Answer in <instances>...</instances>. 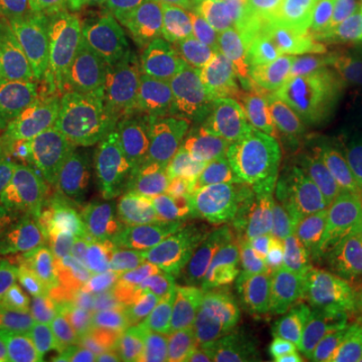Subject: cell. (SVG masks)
Instances as JSON below:
<instances>
[{"label":"cell","mask_w":362,"mask_h":362,"mask_svg":"<svg viewBox=\"0 0 362 362\" xmlns=\"http://www.w3.org/2000/svg\"><path fill=\"white\" fill-rule=\"evenodd\" d=\"M0 157H2V151H0Z\"/></svg>","instance_id":"34"},{"label":"cell","mask_w":362,"mask_h":362,"mask_svg":"<svg viewBox=\"0 0 362 362\" xmlns=\"http://www.w3.org/2000/svg\"><path fill=\"white\" fill-rule=\"evenodd\" d=\"M63 28L59 0H0V33L16 40L51 37Z\"/></svg>","instance_id":"20"},{"label":"cell","mask_w":362,"mask_h":362,"mask_svg":"<svg viewBox=\"0 0 362 362\" xmlns=\"http://www.w3.org/2000/svg\"><path fill=\"white\" fill-rule=\"evenodd\" d=\"M216 131L163 71L153 107L133 147L127 177L141 183L185 185L206 181Z\"/></svg>","instance_id":"8"},{"label":"cell","mask_w":362,"mask_h":362,"mask_svg":"<svg viewBox=\"0 0 362 362\" xmlns=\"http://www.w3.org/2000/svg\"><path fill=\"white\" fill-rule=\"evenodd\" d=\"M113 362H181V330L173 312L145 302L125 328Z\"/></svg>","instance_id":"17"},{"label":"cell","mask_w":362,"mask_h":362,"mask_svg":"<svg viewBox=\"0 0 362 362\" xmlns=\"http://www.w3.org/2000/svg\"><path fill=\"white\" fill-rule=\"evenodd\" d=\"M209 4H211V0H168L169 11H180V13L204 11Z\"/></svg>","instance_id":"30"},{"label":"cell","mask_w":362,"mask_h":362,"mask_svg":"<svg viewBox=\"0 0 362 362\" xmlns=\"http://www.w3.org/2000/svg\"><path fill=\"white\" fill-rule=\"evenodd\" d=\"M77 194L69 161L0 157V259L16 247Z\"/></svg>","instance_id":"15"},{"label":"cell","mask_w":362,"mask_h":362,"mask_svg":"<svg viewBox=\"0 0 362 362\" xmlns=\"http://www.w3.org/2000/svg\"><path fill=\"white\" fill-rule=\"evenodd\" d=\"M0 151L13 159L73 161L18 40L4 33H0Z\"/></svg>","instance_id":"10"},{"label":"cell","mask_w":362,"mask_h":362,"mask_svg":"<svg viewBox=\"0 0 362 362\" xmlns=\"http://www.w3.org/2000/svg\"><path fill=\"white\" fill-rule=\"evenodd\" d=\"M344 90H346V95H349V99L352 101V105L356 107V111L362 115V81L344 85Z\"/></svg>","instance_id":"31"},{"label":"cell","mask_w":362,"mask_h":362,"mask_svg":"<svg viewBox=\"0 0 362 362\" xmlns=\"http://www.w3.org/2000/svg\"><path fill=\"white\" fill-rule=\"evenodd\" d=\"M332 338L340 358L352 352H362V292L344 318L337 324Z\"/></svg>","instance_id":"26"},{"label":"cell","mask_w":362,"mask_h":362,"mask_svg":"<svg viewBox=\"0 0 362 362\" xmlns=\"http://www.w3.org/2000/svg\"><path fill=\"white\" fill-rule=\"evenodd\" d=\"M66 26H81L93 33L133 21V0H59Z\"/></svg>","instance_id":"21"},{"label":"cell","mask_w":362,"mask_h":362,"mask_svg":"<svg viewBox=\"0 0 362 362\" xmlns=\"http://www.w3.org/2000/svg\"><path fill=\"white\" fill-rule=\"evenodd\" d=\"M280 133L288 149L338 163L362 141V115L342 85L314 75L290 93Z\"/></svg>","instance_id":"14"},{"label":"cell","mask_w":362,"mask_h":362,"mask_svg":"<svg viewBox=\"0 0 362 362\" xmlns=\"http://www.w3.org/2000/svg\"><path fill=\"white\" fill-rule=\"evenodd\" d=\"M16 310H14L13 294H11V286L6 282V276L4 272L0 270V322L14 318Z\"/></svg>","instance_id":"29"},{"label":"cell","mask_w":362,"mask_h":362,"mask_svg":"<svg viewBox=\"0 0 362 362\" xmlns=\"http://www.w3.org/2000/svg\"><path fill=\"white\" fill-rule=\"evenodd\" d=\"M290 0H211L209 8L233 39L266 23Z\"/></svg>","instance_id":"23"},{"label":"cell","mask_w":362,"mask_h":362,"mask_svg":"<svg viewBox=\"0 0 362 362\" xmlns=\"http://www.w3.org/2000/svg\"><path fill=\"white\" fill-rule=\"evenodd\" d=\"M344 202L338 163L282 149L268 223L298 233L342 232Z\"/></svg>","instance_id":"16"},{"label":"cell","mask_w":362,"mask_h":362,"mask_svg":"<svg viewBox=\"0 0 362 362\" xmlns=\"http://www.w3.org/2000/svg\"><path fill=\"white\" fill-rule=\"evenodd\" d=\"M14 310L25 312L45 326L63 328V288L61 280H33L11 288Z\"/></svg>","instance_id":"22"},{"label":"cell","mask_w":362,"mask_h":362,"mask_svg":"<svg viewBox=\"0 0 362 362\" xmlns=\"http://www.w3.org/2000/svg\"><path fill=\"white\" fill-rule=\"evenodd\" d=\"M133 4H135V14L147 23L159 21L169 11L168 0H133Z\"/></svg>","instance_id":"28"},{"label":"cell","mask_w":362,"mask_h":362,"mask_svg":"<svg viewBox=\"0 0 362 362\" xmlns=\"http://www.w3.org/2000/svg\"><path fill=\"white\" fill-rule=\"evenodd\" d=\"M63 328L90 362H113L125 328L151 292L109 252L61 280Z\"/></svg>","instance_id":"7"},{"label":"cell","mask_w":362,"mask_h":362,"mask_svg":"<svg viewBox=\"0 0 362 362\" xmlns=\"http://www.w3.org/2000/svg\"><path fill=\"white\" fill-rule=\"evenodd\" d=\"M338 168L346 192L342 232L362 235V141L338 161Z\"/></svg>","instance_id":"24"},{"label":"cell","mask_w":362,"mask_h":362,"mask_svg":"<svg viewBox=\"0 0 362 362\" xmlns=\"http://www.w3.org/2000/svg\"><path fill=\"white\" fill-rule=\"evenodd\" d=\"M338 362H362V352H352V354H346V356H342Z\"/></svg>","instance_id":"33"},{"label":"cell","mask_w":362,"mask_h":362,"mask_svg":"<svg viewBox=\"0 0 362 362\" xmlns=\"http://www.w3.org/2000/svg\"><path fill=\"white\" fill-rule=\"evenodd\" d=\"M18 47L63 129L71 159H87L99 127L97 33L66 26L51 37L18 40Z\"/></svg>","instance_id":"4"},{"label":"cell","mask_w":362,"mask_h":362,"mask_svg":"<svg viewBox=\"0 0 362 362\" xmlns=\"http://www.w3.org/2000/svg\"><path fill=\"white\" fill-rule=\"evenodd\" d=\"M232 259L247 308L268 342L292 322L296 312L300 233L268 223L240 238Z\"/></svg>","instance_id":"9"},{"label":"cell","mask_w":362,"mask_h":362,"mask_svg":"<svg viewBox=\"0 0 362 362\" xmlns=\"http://www.w3.org/2000/svg\"><path fill=\"white\" fill-rule=\"evenodd\" d=\"M189 340L195 362H258L266 338L244 300L232 256L197 284Z\"/></svg>","instance_id":"11"},{"label":"cell","mask_w":362,"mask_h":362,"mask_svg":"<svg viewBox=\"0 0 362 362\" xmlns=\"http://www.w3.org/2000/svg\"><path fill=\"white\" fill-rule=\"evenodd\" d=\"M318 2L324 4V6H337V8L362 13V0H318Z\"/></svg>","instance_id":"32"},{"label":"cell","mask_w":362,"mask_h":362,"mask_svg":"<svg viewBox=\"0 0 362 362\" xmlns=\"http://www.w3.org/2000/svg\"><path fill=\"white\" fill-rule=\"evenodd\" d=\"M280 95H290L306 78L320 75L326 49V13L318 0H290L266 23L238 35Z\"/></svg>","instance_id":"12"},{"label":"cell","mask_w":362,"mask_h":362,"mask_svg":"<svg viewBox=\"0 0 362 362\" xmlns=\"http://www.w3.org/2000/svg\"><path fill=\"white\" fill-rule=\"evenodd\" d=\"M33 326L18 320L16 316L0 322V362H21L25 354Z\"/></svg>","instance_id":"27"},{"label":"cell","mask_w":362,"mask_h":362,"mask_svg":"<svg viewBox=\"0 0 362 362\" xmlns=\"http://www.w3.org/2000/svg\"><path fill=\"white\" fill-rule=\"evenodd\" d=\"M156 30L133 21L97 33L99 127L89 159L127 180L129 159L163 77Z\"/></svg>","instance_id":"2"},{"label":"cell","mask_w":362,"mask_h":362,"mask_svg":"<svg viewBox=\"0 0 362 362\" xmlns=\"http://www.w3.org/2000/svg\"><path fill=\"white\" fill-rule=\"evenodd\" d=\"M338 350L330 330L292 320L268 340L258 362H338Z\"/></svg>","instance_id":"19"},{"label":"cell","mask_w":362,"mask_h":362,"mask_svg":"<svg viewBox=\"0 0 362 362\" xmlns=\"http://www.w3.org/2000/svg\"><path fill=\"white\" fill-rule=\"evenodd\" d=\"M21 362H90L85 352L63 337L49 328H35L28 338L25 354Z\"/></svg>","instance_id":"25"},{"label":"cell","mask_w":362,"mask_h":362,"mask_svg":"<svg viewBox=\"0 0 362 362\" xmlns=\"http://www.w3.org/2000/svg\"><path fill=\"white\" fill-rule=\"evenodd\" d=\"M233 246L209 211L206 181L175 187L139 181L121 197L109 254L149 292L175 294L199 284Z\"/></svg>","instance_id":"1"},{"label":"cell","mask_w":362,"mask_h":362,"mask_svg":"<svg viewBox=\"0 0 362 362\" xmlns=\"http://www.w3.org/2000/svg\"><path fill=\"white\" fill-rule=\"evenodd\" d=\"M362 292V235L300 233V290L292 320L334 332Z\"/></svg>","instance_id":"13"},{"label":"cell","mask_w":362,"mask_h":362,"mask_svg":"<svg viewBox=\"0 0 362 362\" xmlns=\"http://www.w3.org/2000/svg\"><path fill=\"white\" fill-rule=\"evenodd\" d=\"M163 66L175 89L214 131L232 127L259 99L247 59L223 26H211L169 47Z\"/></svg>","instance_id":"6"},{"label":"cell","mask_w":362,"mask_h":362,"mask_svg":"<svg viewBox=\"0 0 362 362\" xmlns=\"http://www.w3.org/2000/svg\"><path fill=\"white\" fill-rule=\"evenodd\" d=\"M326 49L324 71L338 85L362 81V13L324 6Z\"/></svg>","instance_id":"18"},{"label":"cell","mask_w":362,"mask_h":362,"mask_svg":"<svg viewBox=\"0 0 362 362\" xmlns=\"http://www.w3.org/2000/svg\"><path fill=\"white\" fill-rule=\"evenodd\" d=\"M121 197L105 185L75 194L54 216L16 247L4 270L11 288L33 280H63L109 252L119 221Z\"/></svg>","instance_id":"5"},{"label":"cell","mask_w":362,"mask_h":362,"mask_svg":"<svg viewBox=\"0 0 362 362\" xmlns=\"http://www.w3.org/2000/svg\"><path fill=\"white\" fill-rule=\"evenodd\" d=\"M282 149L280 121L259 99L232 127L216 131L206 199L216 223L233 242L268 226Z\"/></svg>","instance_id":"3"}]
</instances>
